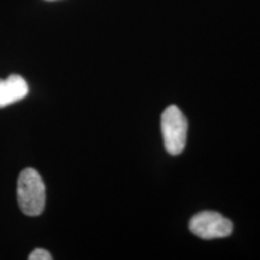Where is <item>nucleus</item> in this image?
<instances>
[{"label": "nucleus", "instance_id": "nucleus-4", "mask_svg": "<svg viewBox=\"0 0 260 260\" xmlns=\"http://www.w3.org/2000/svg\"><path fill=\"white\" fill-rule=\"evenodd\" d=\"M28 93V83L19 75H10L5 80L0 79V109L24 99Z\"/></svg>", "mask_w": 260, "mask_h": 260}, {"label": "nucleus", "instance_id": "nucleus-6", "mask_svg": "<svg viewBox=\"0 0 260 260\" xmlns=\"http://www.w3.org/2000/svg\"><path fill=\"white\" fill-rule=\"evenodd\" d=\"M47 2H54V0H47Z\"/></svg>", "mask_w": 260, "mask_h": 260}, {"label": "nucleus", "instance_id": "nucleus-2", "mask_svg": "<svg viewBox=\"0 0 260 260\" xmlns=\"http://www.w3.org/2000/svg\"><path fill=\"white\" fill-rule=\"evenodd\" d=\"M188 122L177 106L171 105L161 115V133L169 154L178 155L187 144Z\"/></svg>", "mask_w": 260, "mask_h": 260}, {"label": "nucleus", "instance_id": "nucleus-5", "mask_svg": "<svg viewBox=\"0 0 260 260\" xmlns=\"http://www.w3.org/2000/svg\"><path fill=\"white\" fill-rule=\"evenodd\" d=\"M29 260H52L51 253L44 248L34 249L28 256Z\"/></svg>", "mask_w": 260, "mask_h": 260}, {"label": "nucleus", "instance_id": "nucleus-3", "mask_svg": "<svg viewBox=\"0 0 260 260\" xmlns=\"http://www.w3.org/2000/svg\"><path fill=\"white\" fill-rule=\"evenodd\" d=\"M189 229L200 239H222L233 233V223L222 214L213 211H205L195 214L190 219Z\"/></svg>", "mask_w": 260, "mask_h": 260}, {"label": "nucleus", "instance_id": "nucleus-1", "mask_svg": "<svg viewBox=\"0 0 260 260\" xmlns=\"http://www.w3.org/2000/svg\"><path fill=\"white\" fill-rule=\"evenodd\" d=\"M17 201L22 212L29 217L40 216L46 204V189L40 174L32 168L22 170L17 181Z\"/></svg>", "mask_w": 260, "mask_h": 260}]
</instances>
